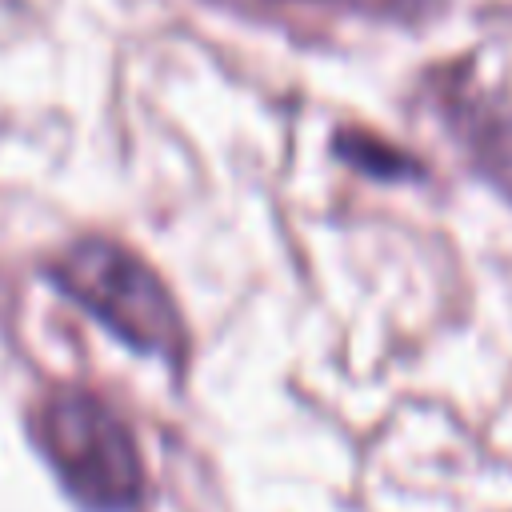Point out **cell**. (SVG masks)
I'll return each mask as SVG.
<instances>
[{
    "label": "cell",
    "mask_w": 512,
    "mask_h": 512,
    "mask_svg": "<svg viewBox=\"0 0 512 512\" xmlns=\"http://www.w3.org/2000/svg\"><path fill=\"white\" fill-rule=\"evenodd\" d=\"M332 148H336V156H340L344 164H352V168H360V172H368V176H376V180H408V176H420V164H412L408 152L384 144V140L372 136V132L344 128V132H336Z\"/></svg>",
    "instance_id": "3957f363"
},
{
    "label": "cell",
    "mask_w": 512,
    "mask_h": 512,
    "mask_svg": "<svg viewBox=\"0 0 512 512\" xmlns=\"http://www.w3.org/2000/svg\"><path fill=\"white\" fill-rule=\"evenodd\" d=\"M48 280L128 348L160 360H180V308L168 296L164 280L124 244L108 236H80L48 264Z\"/></svg>",
    "instance_id": "6da1fadb"
},
{
    "label": "cell",
    "mask_w": 512,
    "mask_h": 512,
    "mask_svg": "<svg viewBox=\"0 0 512 512\" xmlns=\"http://www.w3.org/2000/svg\"><path fill=\"white\" fill-rule=\"evenodd\" d=\"M36 444L60 488L88 512H132L144 464L124 420L88 392H56L36 416Z\"/></svg>",
    "instance_id": "7a4b0ae2"
},
{
    "label": "cell",
    "mask_w": 512,
    "mask_h": 512,
    "mask_svg": "<svg viewBox=\"0 0 512 512\" xmlns=\"http://www.w3.org/2000/svg\"><path fill=\"white\" fill-rule=\"evenodd\" d=\"M472 152L480 172L512 196V112H496L492 120H484L472 136Z\"/></svg>",
    "instance_id": "277c9868"
}]
</instances>
